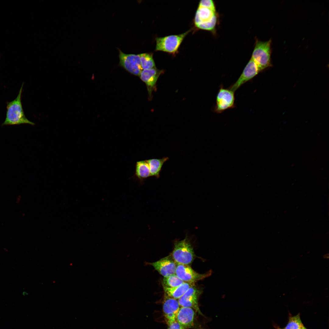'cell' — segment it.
Returning a JSON list of instances; mask_svg holds the SVG:
<instances>
[{
    "mask_svg": "<svg viewBox=\"0 0 329 329\" xmlns=\"http://www.w3.org/2000/svg\"><path fill=\"white\" fill-rule=\"evenodd\" d=\"M260 72L256 64L251 58L238 79L228 88L235 92L243 84L251 80Z\"/></svg>",
    "mask_w": 329,
    "mask_h": 329,
    "instance_id": "9c48e42d",
    "label": "cell"
},
{
    "mask_svg": "<svg viewBox=\"0 0 329 329\" xmlns=\"http://www.w3.org/2000/svg\"><path fill=\"white\" fill-rule=\"evenodd\" d=\"M162 72V70L158 69L155 67L142 70L139 76L141 80L146 84L150 97L155 87L159 77Z\"/></svg>",
    "mask_w": 329,
    "mask_h": 329,
    "instance_id": "8fae6325",
    "label": "cell"
},
{
    "mask_svg": "<svg viewBox=\"0 0 329 329\" xmlns=\"http://www.w3.org/2000/svg\"></svg>",
    "mask_w": 329,
    "mask_h": 329,
    "instance_id": "cb8c5ba5",
    "label": "cell"
},
{
    "mask_svg": "<svg viewBox=\"0 0 329 329\" xmlns=\"http://www.w3.org/2000/svg\"><path fill=\"white\" fill-rule=\"evenodd\" d=\"M235 92L228 88L220 86L217 93L214 111L221 113L226 110L235 108Z\"/></svg>",
    "mask_w": 329,
    "mask_h": 329,
    "instance_id": "5b68a950",
    "label": "cell"
},
{
    "mask_svg": "<svg viewBox=\"0 0 329 329\" xmlns=\"http://www.w3.org/2000/svg\"><path fill=\"white\" fill-rule=\"evenodd\" d=\"M118 50L120 65L130 73L139 76L143 70L139 54H126Z\"/></svg>",
    "mask_w": 329,
    "mask_h": 329,
    "instance_id": "8992f818",
    "label": "cell"
},
{
    "mask_svg": "<svg viewBox=\"0 0 329 329\" xmlns=\"http://www.w3.org/2000/svg\"><path fill=\"white\" fill-rule=\"evenodd\" d=\"M284 329H306L300 319L299 314L289 317L287 325Z\"/></svg>",
    "mask_w": 329,
    "mask_h": 329,
    "instance_id": "ffe728a7",
    "label": "cell"
},
{
    "mask_svg": "<svg viewBox=\"0 0 329 329\" xmlns=\"http://www.w3.org/2000/svg\"><path fill=\"white\" fill-rule=\"evenodd\" d=\"M202 292V291L195 285L192 286L178 299L180 306L191 308L199 314L203 315L198 304L199 299Z\"/></svg>",
    "mask_w": 329,
    "mask_h": 329,
    "instance_id": "ba28073f",
    "label": "cell"
},
{
    "mask_svg": "<svg viewBox=\"0 0 329 329\" xmlns=\"http://www.w3.org/2000/svg\"><path fill=\"white\" fill-rule=\"evenodd\" d=\"M146 265L153 266L161 275L166 277L175 274L177 264L171 256H168L152 263L146 262Z\"/></svg>",
    "mask_w": 329,
    "mask_h": 329,
    "instance_id": "30bf717a",
    "label": "cell"
},
{
    "mask_svg": "<svg viewBox=\"0 0 329 329\" xmlns=\"http://www.w3.org/2000/svg\"><path fill=\"white\" fill-rule=\"evenodd\" d=\"M167 324L168 325V329H184L176 319Z\"/></svg>",
    "mask_w": 329,
    "mask_h": 329,
    "instance_id": "603a6c76",
    "label": "cell"
},
{
    "mask_svg": "<svg viewBox=\"0 0 329 329\" xmlns=\"http://www.w3.org/2000/svg\"><path fill=\"white\" fill-rule=\"evenodd\" d=\"M23 83L22 85L16 98L8 102L5 121L2 125H20L28 124L34 125V123L29 120L25 116L21 102V95Z\"/></svg>",
    "mask_w": 329,
    "mask_h": 329,
    "instance_id": "6da1fadb",
    "label": "cell"
},
{
    "mask_svg": "<svg viewBox=\"0 0 329 329\" xmlns=\"http://www.w3.org/2000/svg\"><path fill=\"white\" fill-rule=\"evenodd\" d=\"M192 30H189L179 35L156 38L155 51L175 54L185 37Z\"/></svg>",
    "mask_w": 329,
    "mask_h": 329,
    "instance_id": "277c9868",
    "label": "cell"
},
{
    "mask_svg": "<svg viewBox=\"0 0 329 329\" xmlns=\"http://www.w3.org/2000/svg\"><path fill=\"white\" fill-rule=\"evenodd\" d=\"M271 39L266 41L256 40L251 58L255 62L260 72L271 66Z\"/></svg>",
    "mask_w": 329,
    "mask_h": 329,
    "instance_id": "7a4b0ae2",
    "label": "cell"
},
{
    "mask_svg": "<svg viewBox=\"0 0 329 329\" xmlns=\"http://www.w3.org/2000/svg\"><path fill=\"white\" fill-rule=\"evenodd\" d=\"M198 6L205 7L216 11L215 3L212 0H202L200 1Z\"/></svg>",
    "mask_w": 329,
    "mask_h": 329,
    "instance_id": "7402d4cb",
    "label": "cell"
},
{
    "mask_svg": "<svg viewBox=\"0 0 329 329\" xmlns=\"http://www.w3.org/2000/svg\"><path fill=\"white\" fill-rule=\"evenodd\" d=\"M211 273L212 271H209L204 274H200L189 265L178 264L175 274L184 282L195 283L208 277L211 275Z\"/></svg>",
    "mask_w": 329,
    "mask_h": 329,
    "instance_id": "52a82bcc",
    "label": "cell"
},
{
    "mask_svg": "<svg viewBox=\"0 0 329 329\" xmlns=\"http://www.w3.org/2000/svg\"><path fill=\"white\" fill-rule=\"evenodd\" d=\"M171 256L177 264L189 265L192 263L195 255L190 242L186 237L175 242Z\"/></svg>",
    "mask_w": 329,
    "mask_h": 329,
    "instance_id": "3957f363",
    "label": "cell"
},
{
    "mask_svg": "<svg viewBox=\"0 0 329 329\" xmlns=\"http://www.w3.org/2000/svg\"><path fill=\"white\" fill-rule=\"evenodd\" d=\"M180 307L177 299L164 295L163 310L167 324L176 320Z\"/></svg>",
    "mask_w": 329,
    "mask_h": 329,
    "instance_id": "4fadbf2b",
    "label": "cell"
},
{
    "mask_svg": "<svg viewBox=\"0 0 329 329\" xmlns=\"http://www.w3.org/2000/svg\"><path fill=\"white\" fill-rule=\"evenodd\" d=\"M217 15L216 11L208 8L198 6L195 17V24L196 26L208 22Z\"/></svg>",
    "mask_w": 329,
    "mask_h": 329,
    "instance_id": "5bb4252c",
    "label": "cell"
},
{
    "mask_svg": "<svg viewBox=\"0 0 329 329\" xmlns=\"http://www.w3.org/2000/svg\"><path fill=\"white\" fill-rule=\"evenodd\" d=\"M195 285V283L184 282L181 285L176 287L168 288L163 287V288L164 295L169 297L178 299L190 288Z\"/></svg>",
    "mask_w": 329,
    "mask_h": 329,
    "instance_id": "9a60e30c",
    "label": "cell"
},
{
    "mask_svg": "<svg viewBox=\"0 0 329 329\" xmlns=\"http://www.w3.org/2000/svg\"><path fill=\"white\" fill-rule=\"evenodd\" d=\"M196 312L191 308L181 307L176 319L184 329L194 328L195 327Z\"/></svg>",
    "mask_w": 329,
    "mask_h": 329,
    "instance_id": "7c38bea8",
    "label": "cell"
},
{
    "mask_svg": "<svg viewBox=\"0 0 329 329\" xmlns=\"http://www.w3.org/2000/svg\"><path fill=\"white\" fill-rule=\"evenodd\" d=\"M141 66L142 69L155 67L153 55L150 53H143L139 54Z\"/></svg>",
    "mask_w": 329,
    "mask_h": 329,
    "instance_id": "ac0fdd59",
    "label": "cell"
},
{
    "mask_svg": "<svg viewBox=\"0 0 329 329\" xmlns=\"http://www.w3.org/2000/svg\"><path fill=\"white\" fill-rule=\"evenodd\" d=\"M184 282L175 274L164 277L162 281L163 287L168 288L177 287Z\"/></svg>",
    "mask_w": 329,
    "mask_h": 329,
    "instance_id": "d6986e66",
    "label": "cell"
},
{
    "mask_svg": "<svg viewBox=\"0 0 329 329\" xmlns=\"http://www.w3.org/2000/svg\"><path fill=\"white\" fill-rule=\"evenodd\" d=\"M134 175L141 184L143 183L145 179L150 177L149 166L146 160L136 162Z\"/></svg>",
    "mask_w": 329,
    "mask_h": 329,
    "instance_id": "2e32d148",
    "label": "cell"
},
{
    "mask_svg": "<svg viewBox=\"0 0 329 329\" xmlns=\"http://www.w3.org/2000/svg\"><path fill=\"white\" fill-rule=\"evenodd\" d=\"M218 15L215 16L210 21L196 26L200 29L214 32L218 21Z\"/></svg>",
    "mask_w": 329,
    "mask_h": 329,
    "instance_id": "44dd1931",
    "label": "cell"
},
{
    "mask_svg": "<svg viewBox=\"0 0 329 329\" xmlns=\"http://www.w3.org/2000/svg\"><path fill=\"white\" fill-rule=\"evenodd\" d=\"M169 159L168 157H165L161 159H151L146 160L149 166L150 176L159 178L164 163Z\"/></svg>",
    "mask_w": 329,
    "mask_h": 329,
    "instance_id": "e0dca14e",
    "label": "cell"
}]
</instances>
